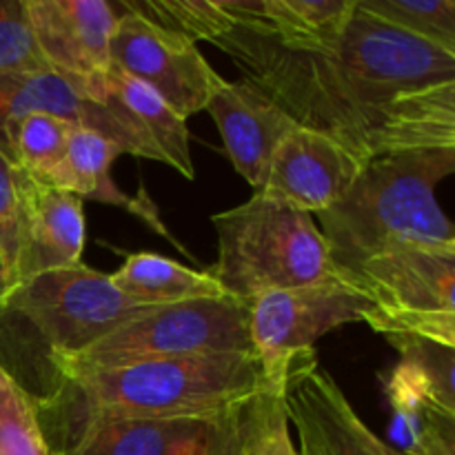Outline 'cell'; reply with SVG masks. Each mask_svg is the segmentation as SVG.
Wrapping results in <instances>:
<instances>
[{
	"instance_id": "83f0119b",
	"label": "cell",
	"mask_w": 455,
	"mask_h": 455,
	"mask_svg": "<svg viewBox=\"0 0 455 455\" xmlns=\"http://www.w3.org/2000/svg\"><path fill=\"white\" fill-rule=\"evenodd\" d=\"M302 444V443H300ZM300 455H315L314 451H311V449L309 447H307V444H302V453Z\"/></svg>"
},
{
	"instance_id": "44dd1931",
	"label": "cell",
	"mask_w": 455,
	"mask_h": 455,
	"mask_svg": "<svg viewBox=\"0 0 455 455\" xmlns=\"http://www.w3.org/2000/svg\"><path fill=\"white\" fill-rule=\"evenodd\" d=\"M74 123L47 114H29L18 120L9 136V158L25 176L47 182L65 158Z\"/></svg>"
},
{
	"instance_id": "8fae6325",
	"label": "cell",
	"mask_w": 455,
	"mask_h": 455,
	"mask_svg": "<svg viewBox=\"0 0 455 455\" xmlns=\"http://www.w3.org/2000/svg\"><path fill=\"white\" fill-rule=\"evenodd\" d=\"M29 114L56 116L67 123H74L76 127L100 133L123 154L163 163L140 124L111 93L107 102L89 100L69 80L53 71L0 74V151L7 158L13 124Z\"/></svg>"
},
{
	"instance_id": "7402d4cb",
	"label": "cell",
	"mask_w": 455,
	"mask_h": 455,
	"mask_svg": "<svg viewBox=\"0 0 455 455\" xmlns=\"http://www.w3.org/2000/svg\"><path fill=\"white\" fill-rule=\"evenodd\" d=\"M124 9L147 18L154 25L198 43H216L234 29V20L222 12L218 0H118Z\"/></svg>"
},
{
	"instance_id": "52a82bcc",
	"label": "cell",
	"mask_w": 455,
	"mask_h": 455,
	"mask_svg": "<svg viewBox=\"0 0 455 455\" xmlns=\"http://www.w3.org/2000/svg\"><path fill=\"white\" fill-rule=\"evenodd\" d=\"M142 309L149 307L129 300L109 274L83 262L20 280L0 307L34 324L52 354L84 349Z\"/></svg>"
},
{
	"instance_id": "5bb4252c",
	"label": "cell",
	"mask_w": 455,
	"mask_h": 455,
	"mask_svg": "<svg viewBox=\"0 0 455 455\" xmlns=\"http://www.w3.org/2000/svg\"><path fill=\"white\" fill-rule=\"evenodd\" d=\"M364 164L342 145L298 124L271 156L262 191L302 213H323L342 200Z\"/></svg>"
},
{
	"instance_id": "8992f818",
	"label": "cell",
	"mask_w": 455,
	"mask_h": 455,
	"mask_svg": "<svg viewBox=\"0 0 455 455\" xmlns=\"http://www.w3.org/2000/svg\"><path fill=\"white\" fill-rule=\"evenodd\" d=\"M338 275L367 298L373 331L455 349V249L403 244Z\"/></svg>"
},
{
	"instance_id": "484cf974",
	"label": "cell",
	"mask_w": 455,
	"mask_h": 455,
	"mask_svg": "<svg viewBox=\"0 0 455 455\" xmlns=\"http://www.w3.org/2000/svg\"><path fill=\"white\" fill-rule=\"evenodd\" d=\"M20 249V185L18 167L0 151V256L16 287Z\"/></svg>"
},
{
	"instance_id": "4316f807",
	"label": "cell",
	"mask_w": 455,
	"mask_h": 455,
	"mask_svg": "<svg viewBox=\"0 0 455 455\" xmlns=\"http://www.w3.org/2000/svg\"><path fill=\"white\" fill-rule=\"evenodd\" d=\"M12 289H13V280H12V275H9L3 256H0V307H3V302L7 300V296Z\"/></svg>"
},
{
	"instance_id": "cb8c5ba5",
	"label": "cell",
	"mask_w": 455,
	"mask_h": 455,
	"mask_svg": "<svg viewBox=\"0 0 455 455\" xmlns=\"http://www.w3.org/2000/svg\"><path fill=\"white\" fill-rule=\"evenodd\" d=\"M0 455H49L36 400L0 367Z\"/></svg>"
},
{
	"instance_id": "7a4b0ae2",
	"label": "cell",
	"mask_w": 455,
	"mask_h": 455,
	"mask_svg": "<svg viewBox=\"0 0 455 455\" xmlns=\"http://www.w3.org/2000/svg\"><path fill=\"white\" fill-rule=\"evenodd\" d=\"M267 385L258 355L222 354L147 360L60 376V387L36 403L43 438L98 418L178 420L225 418ZM280 387V385H278Z\"/></svg>"
},
{
	"instance_id": "603a6c76",
	"label": "cell",
	"mask_w": 455,
	"mask_h": 455,
	"mask_svg": "<svg viewBox=\"0 0 455 455\" xmlns=\"http://www.w3.org/2000/svg\"><path fill=\"white\" fill-rule=\"evenodd\" d=\"M355 7L455 53V0H355Z\"/></svg>"
},
{
	"instance_id": "e0dca14e",
	"label": "cell",
	"mask_w": 455,
	"mask_h": 455,
	"mask_svg": "<svg viewBox=\"0 0 455 455\" xmlns=\"http://www.w3.org/2000/svg\"><path fill=\"white\" fill-rule=\"evenodd\" d=\"M118 156H123V151L114 142L102 138L100 133L84 127H74L69 133V142H67L65 158L52 173L47 185L69 191L80 200H93V203L116 204V207L127 209L129 213L147 222L156 234L180 247L176 238L167 231V227L163 225L158 209H156L154 200L147 198L145 189L140 191V196H127L118 189V185L111 178V164L116 163Z\"/></svg>"
},
{
	"instance_id": "30bf717a",
	"label": "cell",
	"mask_w": 455,
	"mask_h": 455,
	"mask_svg": "<svg viewBox=\"0 0 455 455\" xmlns=\"http://www.w3.org/2000/svg\"><path fill=\"white\" fill-rule=\"evenodd\" d=\"M36 44L53 74L89 100L107 102L109 44L118 12L109 0H25Z\"/></svg>"
},
{
	"instance_id": "ffe728a7",
	"label": "cell",
	"mask_w": 455,
	"mask_h": 455,
	"mask_svg": "<svg viewBox=\"0 0 455 455\" xmlns=\"http://www.w3.org/2000/svg\"><path fill=\"white\" fill-rule=\"evenodd\" d=\"M284 387L267 385L229 416L231 455H298L291 440Z\"/></svg>"
},
{
	"instance_id": "d4e9b609",
	"label": "cell",
	"mask_w": 455,
	"mask_h": 455,
	"mask_svg": "<svg viewBox=\"0 0 455 455\" xmlns=\"http://www.w3.org/2000/svg\"><path fill=\"white\" fill-rule=\"evenodd\" d=\"M52 71L36 44L25 0H0V74Z\"/></svg>"
},
{
	"instance_id": "5b68a950",
	"label": "cell",
	"mask_w": 455,
	"mask_h": 455,
	"mask_svg": "<svg viewBox=\"0 0 455 455\" xmlns=\"http://www.w3.org/2000/svg\"><path fill=\"white\" fill-rule=\"evenodd\" d=\"M256 355L249 305L225 296L149 307L74 354H49L58 376L191 355Z\"/></svg>"
},
{
	"instance_id": "7c38bea8",
	"label": "cell",
	"mask_w": 455,
	"mask_h": 455,
	"mask_svg": "<svg viewBox=\"0 0 455 455\" xmlns=\"http://www.w3.org/2000/svg\"><path fill=\"white\" fill-rule=\"evenodd\" d=\"M284 403L300 443L315 455H395V449L364 425L340 385L320 367L315 349L289 364Z\"/></svg>"
},
{
	"instance_id": "6da1fadb",
	"label": "cell",
	"mask_w": 455,
	"mask_h": 455,
	"mask_svg": "<svg viewBox=\"0 0 455 455\" xmlns=\"http://www.w3.org/2000/svg\"><path fill=\"white\" fill-rule=\"evenodd\" d=\"M213 44L293 123L329 136L363 164L455 147V53L358 7L323 44H287L238 25Z\"/></svg>"
},
{
	"instance_id": "d6986e66",
	"label": "cell",
	"mask_w": 455,
	"mask_h": 455,
	"mask_svg": "<svg viewBox=\"0 0 455 455\" xmlns=\"http://www.w3.org/2000/svg\"><path fill=\"white\" fill-rule=\"evenodd\" d=\"M107 89L140 124L145 136L163 158V164H169L178 173L194 180L196 167L191 158V136L187 120L178 116L154 89L145 87L114 67L107 76Z\"/></svg>"
},
{
	"instance_id": "3957f363",
	"label": "cell",
	"mask_w": 455,
	"mask_h": 455,
	"mask_svg": "<svg viewBox=\"0 0 455 455\" xmlns=\"http://www.w3.org/2000/svg\"><path fill=\"white\" fill-rule=\"evenodd\" d=\"M453 172L455 147L369 160L342 200L318 213L333 271L403 244L455 249V229L435 198V187Z\"/></svg>"
},
{
	"instance_id": "ba28073f",
	"label": "cell",
	"mask_w": 455,
	"mask_h": 455,
	"mask_svg": "<svg viewBox=\"0 0 455 455\" xmlns=\"http://www.w3.org/2000/svg\"><path fill=\"white\" fill-rule=\"evenodd\" d=\"M367 314V298L336 274L258 296L249 302V333L269 382L284 387L289 364L298 355L314 351L324 333L342 324L364 323Z\"/></svg>"
},
{
	"instance_id": "f1b7e54d",
	"label": "cell",
	"mask_w": 455,
	"mask_h": 455,
	"mask_svg": "<svg viewBox=\"0 0 455 455\" xmlns=\"http://www.w3.org/2000/svg\"><path fill=\"white\" fill-rule=\"evenodd\" d=\"M222 455H231V451H229V438H227V447H225V453Z\"/></svg>"
},
{
	"instance_id": "ac0fdd59",
	"label": "cell",
	"mask_w": 455,
	"mask_h": 455,
	"mask_svg": "<svg viewBox=\"0 0 455 455\" xmlns=\"http://www.w3.org/2000/svg\"><path fill=\"white\" fill-rule=\"evenodd\" d=\"M109 278L123 296L140 307L216 300L227 296L212 271L191 269L158 253H129L123 267L109 274Z\"/></svg>"
},
{
	"instance_id": "2e32d148",
	"label": "cell",
	"mask_w": 455,
	"mask_h": 455,
	"mask_svg": "<svg viewBox=\"0 0 455 455\" xmlns=\"http://www.w3.org/2000/svg\"><path fill=\"white\" fill-rule=\"evenodd\" d=\"M20 185V249L18 280L43 271L83 262L87 218L83 200L47 182L34 180L18 169Z\"/></svg>"
},
{
	"instance_id": "9c48e42d",
	"label": "cell",
	"mask_w": 455,
	"mask_h": 455,
	"mask_svg": "<svg viewBox=\"0 0 455 455\" xmlns=\"http://www.w3.org/2000/svg\"><path fill=\"white\" fill-rule=\"evenodd\" d=\"M114 4L118 20L109 44L111 67L154 89L185 120L204 111L220 74L196 43Z\"/></svg>"
},
{
	"instance_id": "9a60e30c",
	"label": "cell",
	"mask_w": 455,
	"mask_h": 455,
	"mask_svg": "<svg viewBox=\"0 0 455 455\" xmlns=\"http://www.w3.org/2000/svg\"><path fill=\"white\" fill-rule=\"evenodd\" d=\"M204 109L212 114L235 172L253 191H262L275 147L298 124L244 78L220 76Z\"/></svg>"
},
{
	"instance_id": "4fadbf2b",
	"label": "cell",
	"mask_w": 455,
	"mask_h": 455,
	"mask_svg": "<svg viewBox=\"0 0 455 455\" xmlns=\"http://www.w3.org/2000/svg\"><path fill=\"white\" fill-rule=\"evenodd\" d=\"M231 416V413H229ZM229 416L80 422L44 438L49 455H222Z\"/></svg>"
},
{
	"instance_id": "277c9868",
	"label": "cell",
	"mask_w": 455,
	"mask_h": 455,
	"mask_svg": "<svg viewBox=\"0 0 455 455\" xmlns=\"http://www.w3.org/2000/svg\"><path fill=\"white\" fill-rule=\"evenodd\" d=\"M218 258L212 275L227 296L251 302L278 289L336 275L323 234L309 213L253 191L247 203L212 218Z\"/></svg>"
}]
</instances>
